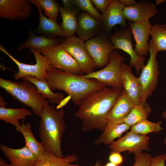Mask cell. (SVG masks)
<instances>
[{
	"label": "cell",
	"instance_id": "1",
	"mask_svg": "<svg viewBox=\"0 0 166 166\" xmlns=\"http://www.w3.org/2000/svg\"><path fill=\"white\" fill-rule=\"evenodd\" d=\"M123 90L106 87L93 93L78 104L74 115L81 121L83 132L104 130L106 117Z\"/></svg>",
	"mask_w": 166,
	"mask_h": 166
},
{
	"label": "cell",
	"instance_id": "2",
	"mask_svg": "<svg viewBox=\"0 0 166 166\" xmlns=\"http://www.w3.org/2000/svg\"><path fill=\"white\" fill-rule=\"evenodd\" d=\"M46 80L51 90L65 92L77 105L93 93L107 87L99 81L65 72L52 67L47 71Z\"/></svg>",
	"mask_w": 166,
	"mask_h": 166
},
{
	"label": "cell",
	"instance_id": "3",
	"mask_svg": "<svg viewBox=\"0 0 166 166\" xmlns=\"http://www.w3.org/2000/svg\"><path fill=\"white\" fill-rule=\"evenodd\" d=\"M64 110H58L49 104L40 117L39 134L41 143L45 150L58 157L63 158L61 144L66 127Z\"/></svg>",
	"mask_w": 166,
	"mask_h": 166
},
{
	"label": "cell",
	"instance_id": "4",
	"mask_svg": "<svg viewBox=\"0 0 166 166\" xmlns=\"http://www.w3.org/2000/svg\"><path fill=\"white\" fill-rule=\"evenodd\" d=\"M0 87L14 99L30 108L35 114L40 117L48 101L38 90L36 86L24 79L20 82L0 78Z\"/></svg>",
	"mask_w": 166,
	"mask_h": 166
},
{
	"label": "cell",
	"instance_id": "5",
	"mask_svg": "<svg viewBox=\"0 0 166 166\" xmlns=\"http://www.w3.org/2000/svg\"><path fill=\"white\" fill-rule=\"evenodd\" d=\"M124 60V57L115 50L110 55L108 63L104 68L81 76L83 78L96 79L106 87L123 88L121 65Z\"/></svg>",
	"mask_w": 166,
	"mask_h": 166
},
{
	"label": "cell",
	"instance_id": "6",
	"mask_svg": "<svg viewBox=\"0 0 166 166\" xmlns=\"http://www.w3.org/2000/svg\"><path fill=\"white\" fill-rule=\"evenodd\" d=\"M149 42V58L138 78L142 90L141 102L143 104L147 102L148 98L156 89L160 73L156 59L158 51L151 39Z\"/></svg>",
	"mask_w": 166,
	"mask_h": 166
},
{
	"label": "cell",
	"instance_id": "7",
	"mask_svg": "<svg viewBox=\"0 0 166 166\" xmlns=\"http://www.w3.org/2000/svg\"><path fill=\"white\" fill-rule=\"evenodd\" d=\"M30 50L34 55L36 63L30 65L22 63L10 54L2 45H0V50L7 55L17 65L18 72L13 75L15 80H18L26 76H31L38 80H46L47 71L52 67L47 58L36 49L30 48Z\"/></svg>",
	"mask_w": 166,
	"mask_h": 166
},
{
	"label": "cell",
	"instance_id": "8",
	"mask_svg": "<svg viewBox=\"0 0 166 166\" xmlns=\"http://www.w3.org/2000/svg\"><path fill=\"white\" fill-rule=\"evenodd\" d=\"M132 34L128 26L123 27L120 30L110 34L108 38L112 43L115 49H121L130 56V65L134 67L137 73L144 66L145 60L144 56H139L136 53L132 43Z\"/></svg>",
	"mask_w": 166,
	"mask_h": 166
},
{
	"label": "cell",
	"instance_id": "9",
	"mask_svg": "<svg viewBox=\"0 0 166 166\" xmlns=\"http://www.w3.org/2000/svg\"><path fill=\"white\" fill-rule=\"evenodd\" d=\"M85 44L97 67L99 68L108 63L111 54L115 50L108 35L103 32L86 41Z\"/></svg>",
	"mask_w": 166,
	"mask_h": 166
},
{
	"label": "cell",
	"instance_id": "10",
	"mask_svg": "<svg viewBox=\"0 0 166 166\" xmlns=\"http://www.w3.org/2000/svg\"><path fill=\"white\" fill-rule=\"evenodd\" d=\"M61 44L77 62L83 73L86 74L94 71L97 66L83 41L75 35L65 38Z\"/></svg>",
	"mask_w": 166,
	"mask_h": 166
},
{
	"label": "cell",
	"instance_id": "11",
	"mask_svg": "<svg viewBox=\"0 0 166 166\" xmlns=\"http://www.w3.org/2000/svg\"><path fill=\"white\" fill-rule=\"evenodd\" d=\"M51 66L62 71L79 75L83 74L77 62L61 43L42 53Z\"/></svg>",
	"mask_w": 166,
	"mask_h": 166
},
{
	"label": "cell",
	"instance_id": "12",
	"mask_svg": "<svg viewBox=\"0 0 166 166\" xmlns=\"http://www.w3.org/2000/svg\"><path fill=\"white\" fill-rule=\"evenodd\" d=\"M150 139L146 135L138 134L131 131L118 140L114 141L109 146L111 152L121 153L128 151L135 155L142 152L143 150H150L148 147Z\"/></svg>",
	"mask_w": 166,
	"mask_h": 166
},
{
	"label": "cell",
	"instance_id": "13",
	"mask_svg": "<svg viewBox=\"0 0 166 166\" xmlns=\"http://www.w3.org/2000/svg\"><path fill=\"white\" fill-rule=\"evenodd\" d=\"M31 0H0V17L10 21H23L30 15Z\"/></svg>",
	"mask_w": 166,
	"mask_h": 166
},
{
	"label": "cell",
	"instance_id": "14",
	"mask_svg": "<svg viewBox=\"0 0 166 166\" xmlns=\"http://www.w3.org/2000/svg\"><path fill=\"white\" fill-rule=\"evenodd\" d=\"M124 5L118 0H112L105 12L102 14L101 21L103 32L108 36L113 27L117 25L123 27L127 26V20L123 14Z\"/></svg>",
	"mask_w": 166,
	"mask_h": 166
},
{
	"label": "cell",
	"instance_id": "15",
	"mask_svg": "<svg viewBox=\"0 0 166 166\" xmlns=\"http://www.w3.org/2000/svg\"><path fill=\"white\" fill-rule=\"evenodd\" d=\"M158 13L156 5L151 1L145 0L140 1L131 7H124L123 10L125 19L136 23L149 21Z\"/></svg>",
	"mask_w": 166,
	"mask_h": 166
},
{
	"label": "cell",
	"instance_id": "16",
	"mask_svg": "<svg viewBox=\"0 0 166 166\" xmlns=\"http://www.w3.org/2000/svg\"><path fill=\"white\" fill-rule=\"evenodd\" d=\"M136 42L134 50L140 56H147L148 53L149 35L152 25L149 21L136 23L129 21L128 24Z\"/></svg>",
	"mask_w": 166,
	"mask_h": 166
},
{
	"label": "cell",
	"instance_id": "17",
	"mask_svg": "<svg viewBox=\"0 0 166 166\" xmlns=\"http://www.w3.org/2000/svg\"><path fill=\"white\" fill-rule=\"evenodd\" d=\"M134 105L124 89L106 117V126L124 123V119L130 113Z\"/></svg>",
	"mask_w": 166,
	"mask_h": 166
},
{
	"label": "cell",
	"instance_id": "18",
	"mask_svg": "<svg viewBox=\"0 0 166 166\" xmlns=\"http://www.w3.org/2000/svg\"><path fill=\"white\" fill-rule=\"evenodd\" d=\"M121 79L124 89L134 105L141 102L142 90L138 78L133 74L132 66L122 62Z\"/></svg>",
	"mask_w": 166,
	"mask_h": 166
},
{
	"label": "cell",
	"instance_id": "19",
	"mask_svg": "<svg viewBox=\"0 0 166 166\" xmlns=\"http://www.w3.org/2000/svg\"><path fill=\"white\" fill-rule=\"evenodd\" d=\"M0 149L12 166H35L39 161L26 145L20 148L15 149L2 144Z\"/></svg>",
	"mask_w": 166,
	"mask_h": 166
},
{
	"label": "cell",
	"instance_id": "20",
	"mask_svg": "<svg viewBox=\"0 0 166 166\" xmlns=\"http://www.w3.org/2000/svg\"><path fill=\"white\" fill-rule=\"evenodd\" d=\"M102 28L101 22L85 12L79 14L76 33L78 38L86 41Z\"/></svg>",
	"mask_w": 166,
	"mask_h": 166
},
{
	"label": "cell",
	"instance_id": "21",
	"mask_svg": "<svg viewBox=\"0 0 166 166\" xmlns=\"http://www.w3.org/2000/svg\"><path fill=\"white\" fill-rule=\"evenodd\" d=\"M60 44L59 41L56 37L47 38L36 35L32 31L31 26H30L27 40L21 44L17 49L18 50H20L27 48H32L42 54Z\"/></svg>",
	"mask_w": 166,
	"mask_h": 166
},
{
	"label": "cell",
	"instance_id": "22",
	"mask_svg": "<svg viewBox=\"0 0 166 166\" xmlns=\"http://www.w3.org/2000/svg\"><path fill=\"white\" fill-rule=\"evenodd\" d=\"M79 10L75 6L70 8H65L63 6H59V12L61 14L62 20L59 25L63 37L66 38L75 35Z\"/></svg>",
	"mask_w": 166,
	"mask_h": 166
},
{
	"label": "cell",
	"instance_id": "23",
	"mask_svg": "<svg viewBox=\"0 0 166 166\" xmlns=\"http://www.w3.org/2000/svg\"><path fill=\"white\" fill-rule=\"evenodd\" d=\"M7 103L0 96V119L6 124H10L14 126L15 128L22 124L19 122L20 120H24L27 116L32 115L29 110L24 108H8L6 107Z\"/></svg>",
	"mask_w": 166,
	"mask_h": 166
},
{
	"label": "cell",
	"instance_id": "24",
	"mask_svg": "<svg viewBox=\"0 0 166 166\" xmlns=\"http://www.w3.org/2000/svg\"><path fill=\"white\" fill-rule=\"evenodd\" d=\"M37 6L39 20L38 27L33 31L34 33L47 38H53L57 36L63 37L60 26L57 20L46 18L43 14L41 8L38 6Z\"/></svg>",
	"mask_w": 166,
	"mask_h": 166
},
{
	"label": "cell",
	"instance_id": "25",
	"mask_svg": "<svg viewBox=\"0 0 166 166\" xmlns=\"http://www.w3.org/2000/svg\"><path fill=\"white\" fill-rule=\"evenodd\" d=\"M30 123L26 124L23 120L21 125L16 128L15 130L22 133L25 139V145L40 160L43 158L45 150L41 142H38L35 138L32 133Z\"/></svg>",
	"mask_w": 166,
	"mask_h": 166
},
{
	"label": "cell",
	"instance_id": "26",
	"mask_svg": "<svg viewBox=\"0 0 166 166\" xmlns=\"http://www.w3.org/2000/svg\"><path fill=\"white\" fill-rule=\"evenodd\" d=\"M22 79L27 80L34 84L38 91L45 99L48 100L49 103L58 105L64 99V94L60 92H53L46 80L40 81L35 77L31 76H26Z\"/></svg>",
	"mask_w": 166,
	"mask_h": 166
},
{
	"label": "cell",
	"instance_id": "27",
	"mask_svg": "<svg viewBox=\"0 0 166 166\" xmlns=\"http://www.w3.org/2000/svg\"><path fill=\"white\" fill-rule=\"evenodd\" d=\"M130 127L124 123L106 126L102 133L95 140L94 144L95 145L110 144L115 139L121 137L123 133L129 129Z\"/></svg>",
	"mask_w": 166,
	"mask_h": 166
},
{
	"label": "cell",
	"instance_id": "28",
	"mask_svg": "<svg viewBox=\"0 0 166 166\" xmlns=\"http://www.w3.org/2000/svg\"><path fill=\"white\" fill-rule=\"evenodd\" d=\"M77 160V157L75 155H68L60 158L45 151L42 159L35 166H82L78 164H72Z\"/></svg>",
	"mask_w": 166,
	"mask_h": 166
},
{
	"label": "cell",
	"instance_id": "29",
	"mask_svg": "<svg viewBox=\"0 0 166 166\" xmlns=\"http://www.w3.org/2000/svg\"><path fill=\"white\" fill-rule=\"evenodd\" d=\"M151 111L149 104L141 102L138 105H134L130 113L124 119V123L130 126L147 119Z\"/></svg>",
	"mask_w": 166,
	"mask_h": 166
},
{
	"label": "cell",
	"instance_id": "30",
	"mask_svg": "<svg viewBox=\"0 0 166 166\" xmlns=\"http://www.w3.org/2000/svg\"><path fill=\"white\" fill-rule=\"evenodd\" d=\"M150 35L158 51H166V23L156 24L152 26Z\"/></svg>",
	"mask_w": 166,
	"mask_h": 166
},
{
	"label": "cell",
	"instance_id": "31",
	"mask_svg": "<svg viewBox=\"0 0 166 166\" xmlns=\"http://www.w3.org/2000/svg\"><path fill=\"white\" fill-rule=\"evenodd\" d=\"M162 123V121L155 123L146 119L132 126L130 131L143 135L153 132H158L163 129V127L160 126Z\"/></svg>",
	"mask_w": 166,
	"mask_h": 166
},
{
	"label": "cell",
	"instance_id": "32",
	"mask_svg": "<svg viewBox=\"0 0 166 166\" xmlns=\"http://www.w3.org/2000/svg\"><path fill=\"white\" fill-rule=\"evenodd\" d=\"M32 3L43 10L49 18L57 20L59 12L58 3L54 0H31Z\"/></svg>",
	"mask_w": 166,
	"mask_h": 166
},
{
	"label": "cell",
	"instance_id": "33",
	"mask_svg": "<svg viewBox=\"0 0 166 166\" xmlns=\"http://www.w3.org/2000/svg\"><path fill=\"white\" fill-rule=\"evenodd\" d=\"M74 6L101 22L102 14L94 6L90 0H74Z\"/></svg>",
	"mask_w": 166,
	"mask_h": 166
},
{
	"label": "cell",
	"instance_id": "34",
	"mask_svg": "<svg viewBox=\"0 0 166 166\" xmlns=\"http://www.w3.org/2000/svg\"><path fill=\"white\" fill-rule=\"evenodd\" d=\"M152 157L148 153L142 152L135 155V162L132 166H150Z\"/></svg>",
	"mask_w": 166,
	"mask_h": 166
},
{
	"label": "cell",
	"instance_id": "35",
	"mask_svg": "<svg viewBox=\"0 0 166 166\" xmlns=\"http://www.w3.org/2000/svg\"><path fill=\"white\" fill-rule=\"evenodd\" d=\"M97 10L103 14L105 11L112 0H91Z\"/></svg>",
	"mask_w": 166,
	"mask_h": 166
},
{
	"label": "cell",
	"instance_id": "36",
	"mask_svg": "<svg viewBox=\"0 0 166 166\" xmlns=\"http://www.w3.org/2000/svg\"><path fill=\"white\" fill-rule=\"evenodd\" d=\"M166 160V153L157 155L152 158L150 166H165Z\"/></svg>",
	"mask_w": 166,
	"mask_h": 166
},
{
	"label": "cell",
	"instance_id": "37",
	"mask_svg": "<svg viewBox=\"0 0 166 166\" xmlns=\"http://www.w3.org/2000/svg\"><path fill=\"white\" fill-rule=\"evenodd\" d=\"M109 161L117 165H121L123 163L124 159L120 153L111 152L109 156Z\"/></svg>",
	"mask_w": 166,
	"mask_h": 166
},
{
	"label": "cell",
	"instance_id": "38",
	"mask_svg": "<svg viewBox=\"0 0 166 166\" xmlns=\"http://www.w3.org/2000/svg\"><path fill=\"white\" fill-rule=\"evenodd\" d=\"M125 7H130L134 6L137 4L134 0H120Z\"/></svg>",
	"mask_w": 166,
	"mask_h": 166
},
{
	"label": "cell",
	"instance_id": "39",
	"mask_svg": "<svg viewBox=\"0 0 166 166\" xmlns=\"http://www.w3.org/2000/svg\"><path fill=\"white\" fill-rule=\"evenodd\" d=\"M63 6L66 8H70L74 6V0H61Z\"/></svg>",
	"mask_w": 166,
	"mask_h": 166
},
{
	"label": "cell",
	"instance_id": "40",
	"mask_svg": "<svg viewBox=\"0 0 166 166\" xmlns=\"http://www.w3.org/2000/svg\"><path fill=\"white\" fill-rule=\"evenodd\" d=\"M0 166H12L10 164L7 163L2 158H0Z\"/></svg>",
	"mask_w": 166,
	"mask_h": 166
},
{
	"label": "cell",
	"instance_id": "41",
	"mask_svg": "<svg viewBox=\"0 0 166 166\" xmlns=\"http://www.w3.org/2000/svg\"><path fill=\"white\" fill-rule=\"evenodd\" d=\"M162 116L166 121V109L164 111L162 112L161 113ZM164 143V144H166V137L165 138Z\"/></svg>",
	"mask_w": 166,
	"mask_h": 166
},
{
	"label": "cell",
	"instance_id": "42",
	"mask_svg": "<svg viewBox=\"0 0 166 166\" xmlns=\"http://www.w3.org/2000/svg\"><path fill=\"white\" fill-rule=\"evenodd\" d=\"M92 166H105V164H102L99 160H97L95 164Z\"/></svg>",
	"mask_w": 166,
	"mask_h": 166
},
{
	"label": "cell",
	"instance_id": "43",
	"mask_svg": "<svg viewBox=\"0 0 166 166\" xmlns=\"http://www.w3.org/2000/svg\"><path fill=\"white\" fill-rule=\"evenodd\" d=\"M105 166H121V165H117L113 163L109 162L105 164Z\"/></svg>",
	"mask_w": 166,
	"mask_h": 166
},
{
	"label": "cell",
	"instance_id": "44",
	"mask_svg": "<svg viewBox=\"0 0 166 166\" xmlns=\"http://www.w3.org/2000/svg\"><path fill=\"white\" fill-rule=\"evenodd\" d=\"M155 2H156V3L157 4H160V3H162L163 2H164L165 0H155Z\"/></svg>",
	"mask_w": 166,
	"mask_h": 166
}]
</instances>
